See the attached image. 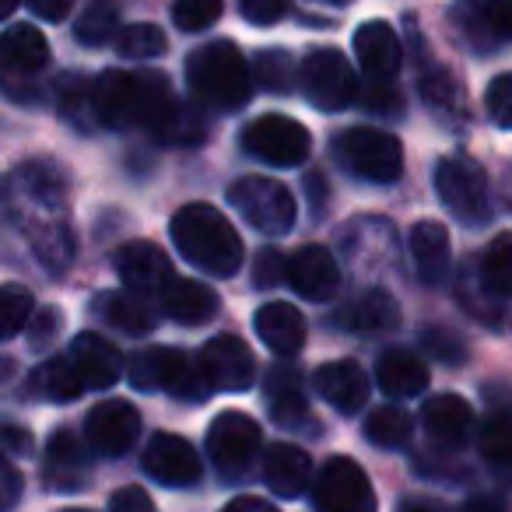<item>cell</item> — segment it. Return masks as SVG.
<instances>
[{"label":"cell","mask_w":512,"mask_h":512,"mask_svg":"<svg viewBox=\"0 0 512 512\" xmlns=\"http://www.w3.org/2000/svg\"><path fill=\"white\" fill-rule=\"evenodd\" d=\"M95 123L109 130H148L176 148L204 141V120L197 109L176 99L169 78L158 71H106L92 88Z\"/></svg>","instance_id":"6da1fadb"},{"label":"cell","mask_w":512,"mask_h":512,"mask_svg":"<svg viewBox=\"0 0 512 512\" xmlns=\"http://www.w3.org/2000/svg\"><path fill=\"white\" fill-rule=\"evenodd\" d=\"M172 246L183 260H190L197 271L211 278H232L242 267V239L232 221L211 204H186L172 214Z\"/></svg>","instance_id":"7a4b0ae2"},{"label":"cell","mask_w":512,"mask_h":512,"mask_svg":"<svg viewBox=\"0 0 512 512\" xmlns=\"http://www.w3.org/2000/svg\"><path fill=\"white\" fill-rule=\"evenodd\" d=\"M186 81L204 106L221 109V113H239L242 106H249L256 85L246 57L228 39L193 50L186 57Z\"/></svg>","instance_id":"3957f363"},{"label":"cell","mask_w":512,"mask_h":512,"mask_svg":"<svg viewBox=\"0 0 512 512\" xmlns=\"http://www.w3.org/2000/svg\"><path fill=\"white\" fill-rule=\"evenodd\" d=\"M435 193L446 204V211L470 228L488 225L495 214L488 172L467 155H449L435 165Z\"/></svg>","instance_id":"277c9868"},{"label":"cell","mask_w":512,"mask_h":512,"mask_svg":"<svg viewBox=\"0 0 512 512\" xmlns=\"http://www.w3.org/2000/svg\"><path fill=\"white\" fill-rule=\"evenodd\" d=\"M334 155L351 176L365 183H393L404 172V148L393 134L376 127H351L334 137Z\"/></svg>","instance_id":"5b68a950"},{"label":"cell","mask_w":512,"mask_h":512,"mask_svg":"<svg viewBox=\"0 0 512 512\" xmlns=\"http://www.w3.org/2000/svg\"><path fill=\"white\" fill-rule=\"evenodd\" d=\"M228 204L264 235H285L292 232L299 207L285 183L271 176H242L228 186Z\"/></svg>","instance_id":"8992f818"},{"label":"cell","mask_w":512,"mask_h":512,"mask_svg":"<svg viewBox=\"0 0 512 512\" xmlns=\"http://www.w3.org/2000/svg\"><path fill=\"white\" fill-rule=\"evenodd\" d=\"M50 67V43L36 25H11L0 32V88L11 99H36L39 74Z\"/></svg>","instance_id":"52a82bcc"},{"label":"cell","mask_w":512,"mask_h":512,"mask_svg":"<svg viewBox=\"0 0 512 512\" xmlns=\"http://www.w3.org/2000/svg\"><path fill=\"white\" fill-rule=\"evenodd\" d=\"M302 92H306L309 106H316L320 113H341L358 99V78L351 60L334 46H316L306 53L299 67Z\"/></svg>","instance_id":"ba28073f"},{"label":"cell","mask_w":512,"mask_h":512,"mask_svg":"<svg viewBox=\"0 0 512 512\" xmlns=\"http://www.w3.org/2000/svg\"><path fill=\"white\" fill-rule=\"evenodd\" d=\"M309 148H313V137L292 116L267 113L242 130V151L271 169H295L309 158Z\"/></svg>","instance_id":"9c48e42d"},{"label":"cell","mask_w":512,"mask_h":512,"mask_svg":"<svg viewBox=\"0 0 512 512\" xmlns=\"http://www.w3.org/2000/svg\"><path fill=\"white\" fill-rule=\"evenodd\" d=\"M260 446H264V432L242 411H221L207 428V453H211L218 474L228 481H239L253 467Z\"/></svg>","instance_id":"30bf717a"},{"label":"cell","mask_w":512,"mask_h":512,"mask_svg":"<svg viewBox=\"0 0 512 512\" xmlns=\"http://www.w3.org/2000/svg\"><path fill=\"white\" fill-rule=\"evenodd\" d=\"M313 502L320 512H376V488L351 456H334L316 477Z\"/></svg>","instance_id":"8fae6325"},{"label":"cell","mask_w":512,"mask_h":512,"mask_svg":"<svg viewBox=\"0 0 512 512\" xmlns=\"http://www.w3.org/2000/svg\"><path fill=\"white\" fill-rule=\"evenodd\" d=\"M113 267L123 285H127V292L134 295H165V288L176 281L172 260L165 256V249L148 239H134L116 249Z\"/></svg>","instance_id":"7c38bea8"},{"label":"cell","mask_w":512,"mask_h":512,"mask_svg":"<svg viewBox=\"0 0 512 512\" xmlns=\"http://www.w3.org/2000/svg\"><path fill=\"white\" fill-rule=\"evenodd\" d=\"M141 435V414L130 400H102L88 411L85 439L99 456H123Z\"/></svg>","instance_id":"4fadbf2b"},{"label":"cell","mask_w":512,"mask_h":512,"mask_svg":"<svg viewBox=\"0 0 512 512\" xmlns=\"http://www.w3.org/2000/svg\"><path fill=\"white\" fill-rule=\"evenodd\" d=\"M148 477H155L165 488H190L200 481V456L183 435L158 432L151 435V442L144 446L141 456Z\"/></svg>","instance_id":"5bb4252c"},{"label":"cell","mask_w":512,"mask_h":512,"mask_svg":"<svg viewBox=\"0 0 512 512\" xmlns=\"http://www.w3.org/2000/svg\"><path fill=\"white\" fill-rule=\"evenodd\" d=\"M288 285L306 302H330L341 288L337 256L330 249L316 246V242L302 246L295 256H288Z\"/></svg>","instance_id":"9a60e30c"},{"label":"cell","mask_w":512,"mask_h":512,"mask_svg":"<svg viewBox=\"0 0 512 512\" xmlns=\"http://www.w3.org/2000/svg\"><path fill=\"white\" fill-rule=\"evenodd\" d=\"M200 362H204L214 390L242 393V390H249V383L256 379L253 351H249V344L239 341L235 334L211 337V341L204 344V351H200Z\"/></svg>","instance_id":"2e32d148"},{"label":"cell","mask_w":512,"mask_h":512,"mask_svg":"<svg viewBox=\"0 0 512 512\" xmlns=\"http://www.w3.org/2000/svg\"><path fill=\"white\" fill-rule=\"evenodd\" d=\"M46 481L53 491L74 495L92 481V446L81 442L71 428H60L46 449Z\"/></svg>","instance_id":"e0dca14e"},{"label":"cell","mask_w":512,"mask_h":512,"mask_svg":"<svg viewBox=\"0 0 512 512\" xmlns=\"http://www.w3.org/2000/svg\"><path fill=\"white\" fill-rule=\"evenodd\" d=\"M74 372L85 383V390H109L123 376V355L113 341L102 334H78L67 348Z\"/></svg>","instance_id":"ac0fdd59"},{"label":"cell","mask_w":512,"mask_h":512,"mask_svg":"<svg viewBox=\"0 0 512 512\" xmlns=\"http://www.w3.org/2000/svg\"><path fill=\"white\" fill-rule=\"evenodd\" d=\"M355 57L372 81H393L404 64V46L390 22H365L355 29Z\"/></svg>","instance_id":"d6986e66"},{"label":"cell","mask_w":512,"mask_h":512,"mask_svg":"<svg viewBox=\"0 0 512 512\" xmlns=\"http://www.w3.org/2000/svg\"><path fill=\"white\" fill-rule=\"evenodd\" d=\"M313 386L334 411L341 414H358L369 400V376L358 362L341 358V362H327L316 369Z\"/></svg>","instance_id":"ffe728a7"},{"label":"cell","mask_w":512,"mask_h":512,"mask_svg":"<svg viewBox=\"0 0 512 512\" xmlns=\"http://www.w3.org/2000/svg\"><path fill=\"white\" fill-rule=\"evenodd\" d=\"M421 425L439 446L460 449L474 432V411L456 393H439V397H428L421 404Z\"/></svg>","instance_id":"44dd1931"},{"label":"cell","mask_w":512,"mask_h":512,"mask_svg":"<svg viewBox=\"0 0 512 512\" xmlns=\"http://www.w3.org/2000/svg\"><path fill=\"white\" fill-rule=\"evenodd\" d=\"M256 337L281 358H292L306 348V320L295 306L288 302H267V306L256 309L253 316Z\"/></svg>","instance_id":"7402d4cb"},{"label":"cell","mask_w":512,"mask_h":512,"mask_svg":"<svg viewBox=\"0 0 512 512\" xmlns=\"http://www.w3.org/2000/svg\"><path fill=\"white\" fill-rule=\"evenodd\" d=\"M411 260L414 271L425 285H442L449 278V267H453V246H449V232L439 221H418L411 228Z\"/></svg>","instance_id":"603a6c76"},{"label":"cell","mask_w":512,"mask_h":512,"mask_svg":"<svg viewBox=\"0 0 512 512\" xmlns=\"http://www.w3.org/2000/svg\"><path fill=\"white\" fill-rule=\"evenodd\" d=\"M264 481L278 498H299L313 484V460L306 449L278 442L264 453Z\"/></svg>","instance_id":"cb8c5ba5"},{"label":"cell","mask_w":512,"mask_h":512,"mask_svg":"<svg viewBox=\"0 0 512 512\" xmlns=\"http://www.w3.org/2000/svg\"><path fill=\"white\" fill-rule=\"evenodd\" d=\"M186 365H190V358L176 348H144L130 358L127 379H130L134 390H144V393L148 390H169L172 393Z\"/></svg>","instance_id":"d4e9b609"},{"label":"cell","mask_w":512,"mask_h":512,"mask_svg":"<svg viewBox=\"0 0 512 512\" xmlns=\"http://www.w3.org/2000/svg\"><path fill=\"white\" fill-rule=\"evenodd\" d=\"M165 316L176 320L179 327H200V323H211L218 313V295L211 285L193 278H176L162 295Z\"/></svg>","instance_id":"484cf974"},{"label":"cell","mask_w":512,"mask_h":512,"mask_svg":"<svg viewBox=\"0 0 512 512\" xmlns=\"http://www.w3.org/2000/svg\"><path fill=\"white\" fill-rule=\"evenodd\" d=\"M376 383L386 397H397V400L418 397V393L428 390V365L418 355H411V351L390 348L376 362Z\"/></svg>","instance_id":"4316f807"},{"label":"cell","mask_w":512,"mask_h":512,"mask_svg":"<svg viewBox=\"0 0 512 512\" xmlns=\"http://www.w3.org/2000/svg\"><path fill=\"white\" fill-rule=\"evenodd\" d=\"M267 407H271L274 421L285 428H306L309 421V400L302 393V383L292 369H274L264 383Z\"/></svg>","instance_id":"83f0119b"},{"label":"cell","mask_w":512,"mask_h":512,"mask_svg":"<svg viewBox=\"0 0 512 512\" xmlns=\"http://www.w3.org/2000/svg\"><path fill=\"white\" fill-rule=\"evenodd\" d=\"M95 309H99V316L109 323V327L123 330V334H134V337L151 334L158 323V316L151 313V309L141 302V295H134V292L99 295V299H95Z\"/></svg>","instance_id":"f1b7e54d"},{"label":"cell","mask_w":512,"mask_h":512,"mask_svg":"<svg viewBox=\"0 0 512 512\" xmlns=\"http://www.w3.org/2000/svg\"><path fill=\"white\" fill-rule=\"evenodd\" d=\"M15 183L25 197H32L36 204H46V207L64 204V197H67V176L50 158H32V162L18 165Z\"/></svg>","instance_id":"f546056e"},{"label":"cell","mask_w":512,"mask_h":512,"mask_svg":"<svg viewBox=\"0 0 512 512\" xmlns=\"http://www.w3.org/2000/svg\"><path fill=\"white\" fill-rule=\"evenodd\" d=\"M397 323H400V306L386 288H369L348 309V327L362 330V334H383V330H393Z\"/></svg>","instance_id":"4dcf8cb0"},{"label":"cell","mask_w":512,"mask_h":512,"mask_svg":"<svg viewBox=\"0 0 512 512\" xmlns=\"http://www.w3.org/2000/svg\"><path fill=\"white\" fill-rule=\"evenodd\" d=\"M481 288L495 299H512V232H502L481 253Z\"/></svg>","instance_id":"1f68e13d"},{"label":"cell","mask_w":512,"mask_h":512,"mask_svg":"<svg viewBox=\"0 0 512 512\" xmlns=\"http://www.w3.org/2000/svg\"><path fill=\"white\" fill-rule=\"evenodd\" d=\"M116 36H120V8H116V0H92L81 11L78 25H74V39L81 46H88V50H99L109 39L116 43Z\"/></svg>","instance_id":"d6a6232c"},{"label":"cell","mask_w":512,"mask_h":512,"mask_svg":"<svg viewBox=\"0 0 512 512\" xmlns=\"http://www.w3.org/2000/svg\"><path fill=\"white\" fill-rule=\"evenodd\" d=\"M32 390H36L39 397H46V400L67 404V400H74V397H81V393H85V383H81L78 372H74L71 358L57 355V358H50V362L36 369V376H32Z\"/></svg>","instance_id":"836d02e7"},{"label":"cell","mask_w":512,"mask_h":512,"mask_svg":"<svg viewBox=\"0 0 512 512\" xmlns=\"http://www.w3.org/2000/svg\"><path fill=\"white\" fill-rule=\"evenodd\" d=\"M411 432H414L411 414L400 411V407H393V404L376 407V411L369 414V421H365V439H369L372 446H379V449L407 446Z\"/></svg>","instance_id":"e575fe53"},{"label":"cell","mask_w":512,"mask_h":512,"mask_svg":"<svg viewBox=\"0 0 512 512\" xmlns=\"http://www.w3.org/2000/svg\"><path fill=\"white\" fill-rule=\"evenodd\" d=\"M92 81L81 78V74H64V78L57 81V109L60 116H64L67 123H74V127H92L95 120V106H92Z\"/></svg>","instance_id":"d590c367"},{"label":"cell","mask_w":512,"mask_h":512,"mask_svg":"<svg viewBox=\"0 0 512 512\" xmlns=\"http://www.w3.org/2000/svg\"><path fill=\"white\" fill-rule=\"evenodd\" d=\"M32 249H36V256L43 260L46 271L64 274L74 260V235L67 232V225H36Z\"/></svg>","instance_id":"8d00e7d4"},{"label":"cell","mask_w":512,"mask_h":512,"mask_svg":"<svg viewBox=\"0 0 512 512\" xmlns=\"http://www.w3.org/2000/svg\"><path fill=\"white\" fill-rule=\"evenodd\" d=\"M36 316V299L25 285H0V341H11L29 330Z\"/></svg>","instance_id":"74e56055"},{"label":"cell","mask_w":512,"mask_h":512,"mask_svg":"<svg viewBox=\"0 0 512 512\" xmlns=\"http://www.w3.org/2000/svg\"><path fill=\"white\" fill-rule=\"evenodd\" d=\"M169 50V39H165V29L151 22H141V25H127L120 29L116 36V53L123 60H155Z\"/></svg>","instance_id":"f35d334b"},{"label":"cell","mask_w":512,"mask_h":512,"mask_svg":"<svg viewBox=\"0 0 512 512\" xmlns=\"http://www.w3.org/2000/svg\"><path fill=\"white\" fill-rule=\"evenodd\" d=\"M481 456L495 470H512V418L509 414H491L477 432Z\"/></svg>","instance_id":"ab89813d"},{"label":"cell","mask_w":512,"mask_h":512,"mask_svg":"<svg viewBox=\"0 0 512 512\" xmlns=\"http://www.w3.org/2000/svg\"><path fill=\"white\" fill-rule=\"evenodd\" d=\"M253 81L274 95L292 92V57L285 50H260L253 57Z\"/></svg>","instance_id":"60d3db41"},{"label":"cell","mask_w":512,"mask_h":512,"mask_svg":"<svg viewBox=\"0 0 512 512\" xmlns=\"http://www.w3.org/2000/svg\"><path fill=\"white\" fill-rule=\"evenodd\" d=\"M225 11V0H176L172 4V25L179 32H204Z\"/></svg>","instance_id":"b9f144b4"},{"label":"cell","mask_w":512,"mask_h":512,"mask_svg":"<svg viewBox=\"0 0 512 512\" xmlns=\"http://www.w3.org/2000/svg\"><path fill=\"white\" fill-rule=\"evenodd\" d=\"M418 88H421V95H425L428 106L449 109L460 102V85H456V78L446 71V67H428V71L421 74Z\"/></svg>","instance_id":"7bdbcfd3"},{"label":"cell","mask_w":512,"mask_h":512,"mask_svg":"<svg viewBox=\"0 0 512 512\" xmlns=\"http://www.w3.org/2000/svg\"><path fill=\"white\" fill-rule=\"evenodd\" d=\"M484 109L491 123L502 130H512V74H498L484 92Z\"/></svg>","instance_id":"ee69618b"},{"label":"cell","mask_w":512,"mask_h":512,"mask_svg":"<svg viewBox=\"0 0 512 512\" xmlns=\"http://www.w3.org/2000/svg\"><path fill=\"white\" fill-rule=\"evenodd\" d=\"M253 281L256 288H278L288 281V256L281 253V249L267 246L256 253L253 260Z\"/></svg>","instance_id":"f6af8a7d"},{"label":"cell","mask_w":512,"mask_h":512,"mask_svg":"<svg viewBox=\"0 0 512 512\" xmlns=\"http://www.w3.org/2000/svg\"><path fill=\"white\" fill-rule=\"evenodd\" d=\"M421 344H425L428 355L439 358V362H446V365H460L463 358H467V348H463V341L453 334V330H442V327L421 330Z\"/></svg>","instance_id":"bcb514c9"},{"label":"cell","mask_w":512,"mask_h":512,"mask_svg":"<svg viewBox=\"0 0 512 512\" xmlns=\"http://www.w3.org/2000/svg\"><path fill=\"white\" fill-rule=\"evenodd\" d=\"M362 106L369 109V113H379V116H397L404 113V99H400V92L393 88V81H372L362 88Z\"/></svg>","instance_id":"7dc6e473"},{"label":"cell","mask_w":512,"mask_h":512,"mask_svg":"<svg viewBox=\"0 0 512 512\" xmlns=\"http://www.w3.org/2000/svg\"><path fill=\"white\" fill-rule=\"evenodd\" d=\"M60 330H64V313H60L57 306L36 309V316H32V323H29V348L46 351L53 341H57Z\"/></svg>","instance_id":"c3c4849f"},{"label":"cell","mask_w":512,"mask_h":512,"mask_svg":"<svg viewBox=\"0 0 512 512\" xmlns=\"http://www.w3.org/2000/svg\"><path fill=\"white\" fill-rule=\"evenodd\" d=\"M239 11L249 25H278L288 15V0H239Z\"/></svg>","instance_id":"681fc988"},{"label":"cell","mask_w":512,"mask_h":512,"mask_svg":"<svg viewBox=\"0 0 512 512\" xmlns=\"http://www.w3.org/2000/svg\"><path fill=\"white\" fill-rule=\"evenodd\" d=\"M22 502V474L0 449V512H15Z\"/></svg>","instance_id":"f907efd6"},{"label":"cell","mask_w":512,"mask_h":512,"mask_svg":"<svg viewBox=\"0 0 512 512\" xmlns=\"http://www.w3.org/2000/svg\"><path fill=\"white\" fill-rule=\"evenodd\" d=\"M109 512H158V509L148 491L137 488V484H127V488H120L109 498Z\"/></svg>","instance_id":"816d5d0a"},{"label":"cell","mask_w":512,"mask_h":512,"mask_svg":"<svg viewBox=\"0 0 512 512\" xmlns=\"http://www.w3.org/2000/svg\"><path fill=\"white\" fill-rule=\"evenodd\" d=\"M0 449L4 453H29L32 449L29 428H18L15 421H0Z\"/></svg>","instance_id":"f5cc1de1"},{"label":"cell","mask_w":512,"mask_h":512,"mask_svg":"<svg viewBox=\"0 0 512 512\" xmlns=\"http://www.w3.org/2000/svg\"><path fill=\"white\" fill-rule=\"evenodd\" d=\"M488 29L502 39H512V0H488Z\"/></svg>","instance_id":"db71d44e"},{"label":"cell","mask_w":512,"mask_h":512,"mask_svg":"<svg viewBox=\"0 0 512 512\" xmlns=\"http://www.w3.org/2000/svg\"><path fill=\"white\" fill-rule=\"evenodd\" d=\"M78 4V0H29V8L36 18H43V22H64L67 15H71V8Z\"/></svg>","instance_id":"11a10c76"},{"label":"cell","mask_w":512,"mask_h":512,"mask_svg":"<svg viewBox=\"0 0 512 512\" xmlns=\"http://www.w3.org/2000/svg\"><path fill=\"white\" fill-rule=\"evenodd\" d=\"M221 512H278V509H274L271 502H264V498L242 495V498H232Z\"/></svg>","instance_id":"9f6ffc18"},{"label":"cell","mask_w":512,"mask_h":512,"mask_svg":"<svg viewBox=\"0 0 512 512\" xmlns=\"http://www.w3.org/2000/svg\"><path fill=\"white\" fill-rule=\"evenodd\" d=\"M463 512H505V502L495 495H474L463 505Z\"/></svg>","instance_id":"6f0895ef"},{"label":"cell","mask_w":512,"mask_h":512,"mask_svg":"<svg viewBox=\"0 0 512 512\" xmlns=\"http://www.w3.org/2000/svg\"><path fill=\"white\" fill-rule=\"evenodd\" d=\"M400 512H446V509L428 502V498H407V502H400Z\"/></svg>","instance_id":"680465c9"},{"label":"cell","mask_w":512,"mask_h":512,"mask_svg":"<svg viewBox=\"0 0 512 512\" xmlns=\"http://www.w3.org/2000/svg\"><path fill=\"white\" fill-rule=\"evenodd\" d=\"M8 214H11V197H8V186L0 183V221L8 218Z\"/></svg>","instance_id":"91938a15"},{"label":"cell","mask_w":512,"mask_h":512,"mask_svg":"<svg viewBox=\"0 0 512 512\" xmlns=\"http://www.w3.org/2000/svg\"><path fill=\"white\" fill-rule=\"evenodd\" d=\"M18 4H22V0H0V22H4V18H11L15 15V8Z\"/></svg>","instance_id":"94428289"},{"label":"cell","mask_w":512,"mask_h":512,"mask_svg":"<svg viewBox=\"0 0 512 512\" xmlns=\"http://www.w3.org/2000/svg\"><path fill=\"white\" fill-rule=\"evenodd\" d=\"M502 193H505V204L512 207V165H509V172H505V179H502Z\"/></svg>","instance_id":"6125c7cd"},{"label":"cell","mask_w":512,"mask_h":512,"mask_svg":"<svg viewBox=\"0 0 512 512\" xmlns=\"http://www.w3.org/2000/svg\"><path fill=\"white\" fill-rule=\"evenodd\" d=\"M323 4H348V0H323Z\"/></svg>","instance_id":"be15d7a7"},{"label":"cell","mask_w":512,"mask_h":512,"mask_svg":"<svg viewBox=\"0 0 512 512\" xmlns=\"http://www.w3.org/2000/svg\"><path fill=\"white\" fill-rule=\"evenodd\" d=\"M64 512H85V509H64Z\"/></svg>","instance_id":"e7e4bbea"}]
</instances>
